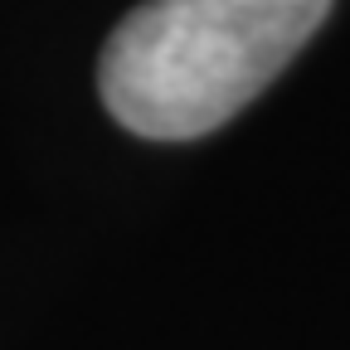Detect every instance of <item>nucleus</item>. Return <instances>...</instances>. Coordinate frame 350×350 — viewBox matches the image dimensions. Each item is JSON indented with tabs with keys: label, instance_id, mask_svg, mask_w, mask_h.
Listing matches in <instances>:
<instances>
[{
	"label": "nucleus",
	"instance_id": "nucleus-1",
	"mask_svg": "<svg viewBox=\"0 0 350 350\" xmlns=\"http://www.w3.org/2000/svg\"><path fill=\"white\" fill-rule=\"evenodd\" d=\"M331 0H146L107 39V112L151 142L224 126L321 29Z\"/></svg>",
	"mask_w": 350,
	"mask_h": 350
}]
</instances>
